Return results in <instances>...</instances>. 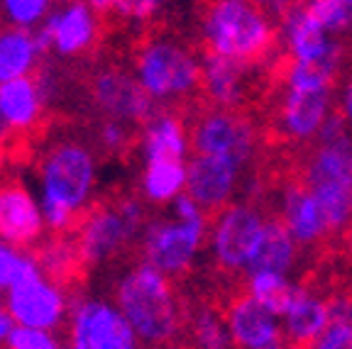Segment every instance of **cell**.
Returning a JSON list of instances; mask_svg holds the SVG:
<instances>
[{
  "label": "cell",
  "instance_id": "cell-5",
  "mask_svg": "<svg viewBox=\"0 0 352 349\" xmlns=\"http://www.w3.org/2000/svg\"><path fill=\"white\" fill-rule=\"evenodd\" d=\"M8 313L22 328L52 330L61 322L64 293L59 291V286L44 276L32 257L22 259V267L8 295Z\"/></svg>",
  "mask_w": 352,
  "mask_h": 349
},
{
  "label": "cell",
  "instance_id": "cell-23",
  "mask_svg": "<svg viewBox=\"0 0 352 349\" xmlns=\"http://www.w3.org/2000/svg\"><path fill=\"white\" fill-rule=\"evenodd\" d=\"M316 349H352V322H333L318 339Z\"/></svg>",
  "mask_w": 352,
  "mask_h": 349
},
{
  "label": "cell",
  "instance_id": "cell-3",
  "mask_svg": "<svg viewBox=\"0 0 352 349\" xmlns=\"http://www.w3.org/2000/svg\"><path fill=\"white\" fill-rule=\"evenodd\" d=\"M118 306L138 337L152 349H171L184 335V293L174 278L149 262L132 269L118 286Z\"/></svg>",
  "mask_w": 352,
  "mask_h": 349
},
{
  "label": "cell",
  "instance_id": "cell-6",
  "mask_svg": "<svg viewBox=\"0 0 352 349\" xmlns=\"http://www.w3.org/2000/svg\"><path fill=\"white\" fill-rule=\"evenodd\" d=\"M88 88H91V98L96 100V105L113 120L147 127L160 115L152 95L144 91L135 74H130L120 64L96 69L88 78Z\"/></svg>",
  "mask_w": 352,
  "mask_h": 349
},
{
  "label": "cell",
  "instance_id": "cell-10",
  "mask_svg": "<svg viewBox=\"0 0 352 349\" xmlns=\"http://www.w3.org/2000/svg\"><path fill=\"white\" fill-rule=\"evenodd\" d=\"M39 54L56 49L61 56H76L83 52L94 49L100 39L98 17L94 15L88 3L81 0H69L61 10H54L44 27L34 34Z\"/></svg>",
  "mask_w": 352,
  "mask_h": 349
},
{
  "label": "cell",
  "instance_id": "cell-7",
  "mask_svg": "<svg viewBox=\"0 0 352 349\" xmlns=\"http://www.w3.org/2000/svg\"><path fill=\"white\" fill-rule=\"evenodd\" d=\"M215 264L220 276H242L240 269L248 267L262 240L264 223L254 205H230L213 225Z\"/></svg>",
  "mask_w": 352,
  "mask_h": 349
},
{
  "label": "cell",
  "instance_id": "cell-2",
  "mask_svg": "<svg viewBox=\"0 0 352 349\" xmlns=\"http://www.w3.org/2000/svg\"><path fill=\"white\" fill-rule=\"evenodd\" d=\"M198 49L242 66H264L281 49V30L250 0H198Z\"/></svg>",
  "mask_w": 352,
  "mask_h": 349
},
{
  "label": "cell",
  "instance_id": "cell-26",
  "mask_svg": "<svg viewBox=\"0 0 352 349\" xmlns=\"http://www.w3.org/2000/svg\"><path fill=\"white\" fill-rule=\"evenodd\" d=\"M340 110L345 113V117L352 122V69H350V78L345 83V91H342V98H340Z\"/></svg>",
  "mask_w": 352,
  "mask_h": 349
},
{
  "label": "cell",
  "instance_id": "cell-24",
  "mask_svg": "<svg viewBox=\"0 0 352 349\" xmlns=\"http://www.w3.org/2000/svg\"><path fill=\"white\" fill-rule=\"evenodd\" d=\"M162 0H122L120 5L113 12H118L120 17H127V20H152L154 12L160 10Z\"/></svg>",
  "mask_w": 352,
  "mask_h": 349
},
{
  "label": "cell",
  "instance_id": "cell-22",
  "mask_svg": "<svg viewBox=\"0 0 352 349\" xmlns=\"http://www.w3.org/2000/svg\"><path fill=\"white\" fill-rule=\"evenodd\" d=\"M6 342L8 349H61L59 342L47 330L22 328V325L17 330H12Z\"/></svg>",
  "mask_w": 352,
  "mask_h": 349
},
{
  "label": "cell",
  "instance_id": "cell-14",
  "mask_svg": "<svg viewBox=\"0 0 352 349\" xmlns=\"http://www.w3.org/2000/svg\"><path fill=\"white\" fill-rule=\"evenodd\" d=\"M328 325H330V317L323 300L306 293L298 286L296 300H294V306L286 313V333H281L286 347L316 349V344L323 337Z\"/></svg>",
  "mask_w": 352,
  "mask_h": 349
},
{
  "label": "cell",
  "instance_id": "cell-17",
  "mask_svg": "<svg viewBox=\"0 0 352 349\" xmlns=\"http://www.w3.org/2000/svg\"><path fill=\"white\" fill-rule=\"evenodd\" d=\"M37 56V39L28 30L15 27L0 32V83L28 76Z\"/></svg>",
  "mask_w": 352,
  "mask_h": 349
},
{
  "label": "cell",
  "instance_id": "cell-19",
  "mask_svg": "<svg viewBox=\"0 0 352 349\" xmlns=\"http://www.w3.org/2000/svg\"><path fill=\"white\" fill-rule=\"evenodd\" d=\"M250 289L272 315H286L298 295V286L286 284L279 273H254L250 276Z\"/></svg>",
  "mask_w": 352,
  "mask_h": 349
},
{
  "label": "cell",
  "instance_id": "cell-9",
  "mask_svg": "<svg viewBox=\"0 0 352 349\" xmlns=\"http://www.w3.org/2000/svg\"><path fill=\"white\" fill-rule=\"evenodd\" d=\"M201 240H206L204 220L149 225L142 242L144 257L169 278H184L191 269V259Z\"/></svg>",
  "mask_w": 352,
  "mask_h": 349
},
{
  "label": "cell",
  "instance_id": "cell-4",
  "mask_svg": "<svg viewBox=\"0 0 352 349\" xmlns=\"http://www.w3.org/2000/svg\"><path fill=\"white\" fill-rule=\"evenodd\" d=\"M42 213L54 232L74 225L94 188V157L81 142H59L39 159Z\"/></svg>",
  "mask_w": 352,
  "mask_h": 349
},
{
  "label": "cell",
  "instance_id": "cell-29",
  "mask_svg": "<svg viewBox=\"0 0 352 349\" xmlns=\"http://www.w3.org/2000/svg\"><path fill=\"white\" fill-rule=\"evenodd\" d=\"M286 349H298V347H286Z\"/></svg>",
  "mask_w": 352,
  "mask_h": 349
},
{
  "label": "cell",
  "instance_id": "cell-20",
  "mask_svg": "<svg viewBox=\"0 0 352 349\" xmlns=\"http://www.w3.org/2000/svg\"><path fill=\"white\" fill-rule=\"evenodd\" d=\"M303 12L330 32L352 30V0H308Z\"/></svg>",
  "mask_w": 352,
  "mask_h": 349
},
{
  "label": "cell",
  "instance_id": "cell-21",
  "mask_svg": "<svg viewBox=\"0 0 352 349\" xmlns=\"http://www.w3.org/2000/svg\"><path fill=\"white\" fill-rule=\"evenodd\" d=\"M52 0H3V10L15 27H30L44 20Z\"/></svg>",
  "mask_w": 352,
  "mask_h": 349
},
{
  "label": "cell",
  "instance_id": "cell-30",
  "mask_svg": "<svg viewBox=\"0 0 352 349\" xmlns=\"http://www.w3.org/2000/svg\"><path fill=\"white\" fill-rule=\"evenodd\" d=\"M0 5H3V0H0Z\"/></svg>",
  "mask_w": 352,
  "mask_h": 349
},
{
  "label": "cell",
  "instance_id": "cell-1",
  "mask_svg": "<svg viewBox=\"0 0 352 349\" xmlns=\"http://www.w3.org/2000/svg\"><path fill=\"white\" fill-rule=\"evenodd\" d=\"M132 74L144 91L174 113H184L204 98L201 64L193 54V44L176 39L162 25H149L130 44Z\"/></svg>",
  "mask_w": 352,
  "mask_h": 349
},
{
  "label": "cell",
  "instance_id": "cell-15",
  "mask_svg": "<svg viewBox=\"0 0 352 349\" xmlns=\"http://www.w3.org/2000/svg\"><path fill=\"white\" fill-rule=\"evenodd\" d=\"M294 235L284 218H272L264 223L262 240L248 264V276L254 273H279L284 276L294 262Z\"/></svg>",
  "mask_w": 352,
  "mask_h": 349
},
{
  "label": "cell",
  "instance_id": "cell-16",
  "mask_svg": "<svg viewBox=\"0 0 352 349\" xmlns=\"http://www.w3.org/2000/svg\"><path fill=\"white\" fill-rule=\"evenodd\" d=\"M186 127L179 113L164 108L144 130V149H147L149 161H162V159H171V161H182L184 152H186Z\"/></svg>",
  "mask_w": 352,
  "mask_h": 349
},
{
  "label": "cell",
  "instance_id": "cell-12",
  "mask_svg": "<svg viewBox=\"0 0 352 349\" xmlns=\"http://www.w3.org/2000/svg\"><path fill=\"white\" fill-rule=\"evenodd\" d=\"M42 210L20 181H0V237L10 245H32L42 235Z\"/></svg>",
  "mask_w": 352,
  "mask_h": 349
},
{
  "label": "cell",
  "instance_id": "cell-18",
  "mask_svg": "<svg viewBox=\"0 0 352 349\" xmlns=\"http://www.w3.org/2000/svg\"><path fill=\"white\" fill-rule=\"evenodd\" d=\"M142 185L149 201H169L186 185V169L182 166V161H171V159L149 161Z\"/></svg>",
  "mask_w": 352,
  "mask_h": 349
},
{
  "label": "cell",
  "instance_id": "cell-13",
  "mask_svg": "<svg viewBox=\"0 0 352 349\" xmlns=\"http://www.w3.org/2000/svg\"><path fill=\"white\" fill-rule=\"evenodd\" d=\"M42 81L37 76L0 83V117L17 132H37L42 120Z\"/></svg>",
  "mask_w": 352,
  "mask_h": 349
},
{
  "label": "cell",
  "instance_id": "cell-11",
  "mask_svg": "<svg viewBox=\"0 0 352 349\" xmlns=\"http://www.w3.org/2000/svg\"><path fill=\"white\" fill-rule=\"evenodd\" d=\"M237 164L228 157H193L186 169V196L201 207L206 229H213L215 220L226 213L228 198L232 191V181Z\"/></svg>",
  "mask_w": 352,
  "mask_h": 349
},
{
  "label": "cell",
  "instance_id": "cell-28",
  "mask_svg": "<svg viewBox=\"0 0 352 349\" xmlns=\"http://www.w3.org/2000/svg\"><path fill=\"white\" fill-rule=\"evenodd\" d=\"M10 320H12L10 313H6V311H3V308H0V342H3V339L10 337V333H12Z\"/></svg>",
  "mask_w": 352,
  "mask_h": 349
},
{
  "label": "cell",
  "instance_id": "cell-8",
  "mask_svg": "<svg viewBox=\"0 0 352 349\" xmlns=\"http://www.w3.org/2000/svg\"><path fill=\"white\" fill-rule=\"evenodd\" d=\"M72 349H140L138 333L122 311L81 300L72 313Z\"/></svg>",
  "mask_w": 352,
  "mask_h": 349
},
{
  "label": "cell",
  "instance_id": "cell-25",
  "mask_svg": "<svg viewBox=\"0 0 352 349\" xmlns=\"http://www.w3.org/2000/svg\"><path fill=\"white\" fill-rule=\"evenodd\" d=\"M22 259L15 249H10L8 245H0V289H10L15 281L17 271L22 267Z\"/></svg>",
  "mask_w": 352,
  "mask_h": 349
},
{
  "label": "cell",
  "instance_id": "cell-27",
  "mask_svg": "<svg viewBox=\"0 0 352 349\" xmlns=\"http://www.w3.org/2000/svg\"><path fill=\"white\" fill-rule=\"evenodd\" d=\"M120 3L122 0H88V5L96 8V10H100V12H113Z\"/></svg>",
  "mask_w": 352,
  "mask_h": 349
}]
</instances>
